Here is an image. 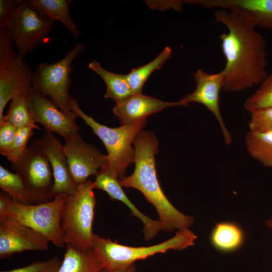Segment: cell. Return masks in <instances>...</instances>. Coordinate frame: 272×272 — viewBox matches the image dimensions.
Masks as SVG:
<instances>
[{"label":"cell","instance_id":"5bb4252c","mask_svg":"<svg viewBox=\"0 0 272 272\" xmlns=\"http://www.w3.org/2000/svg\"><path fill=\"white\" fill-rule=\"evenodd\" d=\"M196 88L192 93L184 96L181 100L187 106L195 102L205 106L215 117L222 130L225 143L230 145L232 138L223 120L219 106V96L224 84L222 70L216 74L208 73L201 69L192 74Z\"/></svg>","mask_w":272,"mask_h":272},{"label":"cell","instance_id":"83f0119b","mask_svg":"<svg viewBox=\"0 0 272 272\" xmlns=\"http://www.w3.org/2000/svg\"><path fill=\"white\" fill-rule=\"evenodd\" d=\"M31 126L18 128L16 136L7 159L12 164L17 163L22 157L27 148L29 139L33 135Z\"/></svg>","mask_w":272,"mask_h":272},{"label":"cell","instance_id":"4fadbf2b","mask_svg":"<svg viewBox=\"0 0 272 272\" xmlns=\"http://www.w3.org/2000/svg\"><path fill=\"white\" fill-rule=\"evenodd\" d=\"M49 243L45 236L16 220L0 218L1 259L25 251H45Z\"/></svg>","mask_w":272,"mask_h":272},{"label":"cell","instance_id":"d4e9b609","mask_svg":"<svg viewBox=\"0 0 272 272\" xmlns=\"http://www.w3.org/2000/svg\"><path fill=\"white\" fill-rule=\"evenodd\" d=\"M30 88L18 91L15 94L11 101L8 112L5 115L4 120L12 123L17 128L31 126L34 129H40L33 122L27 104V94Z\"/></svg>","mask_w":272,"mask_h":272},{"label":"cell","instance_id":"5b68a950","mask_svg":"<svg viewBox=\"0 0 272 272\" xmlns=\"http://www.w3.org/2000/svg\"><path fill=\"white\" fill-rule=\"evenodd\" d=\"M71 110L76 113L102 141L107 152L108 165L106 169L119 180L124 176L128 166L134 162V148L132 146L137 135L142 131L147 120L110 127L96 121L80 108L78 101L73 98Z\"/></svg>","mask_w":272,"mask_h":272},{"label":"cell","instance_id":"3957f363","mask_svg":"<svg viewBox=\"0 0 272 272\" xmlns=\"http://www.w3.org/2000/svg\"><path fill=\"white\" fill-rule=\"evenodd\" d=\"M196 238L194 233L185 229L178 231L173 237L160 243L133 247L95 235L92 250L104 268L117 272L129 267L139 260L170 250H181L192 246Z\"/></svg>","mask_w":272,"mask_h":272},{"label":"cell","instance_id":"ffe728a7","mask_svg":"<svg viewBox=\"0 0 272 272\" xmlns=\"http://www.w3.org/2000/svg\"><path fill=\"white\" fill-rule=\"evenodd\" d=\"M62 263L57 272H102L103 267L92 249H79L66 245Z\"/></svg>","mask_w":272,"mask_h":272},{"label":"cell","instance_id":"d6a6232c","mask_svg":"<svg viewBox=\"0 0 272 272\" xmlns=\"http://www.w3.org/2000/svg\"><path fill=\"white\" fill-rule=\"evenodd\" d=\"M136 271H137L136 265L135 264H134L122 270L117 271V272H136ZM102 272H111V271L106 269L104 268Z\"/></svg>","mask_w":272,"mask_h":272},{"label":"cell","instance_id":"7402d4cb","mask_svg":"<svg viewBox=\"0 0 272 272\" xmlns=\"http://www.w3.org/2000/svg\"><path fill=\"white\" fill-rule=\"evenodd\" d=\"M88 67L98 74L105 82L106 86L105 98L111 99L117 103L134 94L126 75L107 71L95 60L89 63Z\"/></svg>","mask_w":272,"mask_h":272},{"label":"cell","instance_id":"277c9868","mask_svg":"<svg viewBox=\"0 0 272 272\" xmlns=\"http://www.w3.org/2000/svg\"><path fill=\"white\" fill-rule=\"evenodd\" d=\"M67 196L59 195L37 204L17 202L4 192L0 194V218L11 217L45 236L57 247H63L61 217Z\"/></svg>","mask_w":272,"mask_h":272},{"label":"cell","instance_id":"7c38bea8","mask_svg":"<svg viewBox=\"0 0 272 272\" xmlns=\"http://www.w3.org/2000/svg\"><path fill=\"white\" fill-rule=\"evenodd\" d=\"M64 150L72 176L78 185L96 176L108 165L107 156L95 146L86 143L78 132L65 141Z\"/></svg>","mask_w":272,"mask_h":272},{"label":"cell","instance_id":"4316f807","mask_svg":"<svg viewBox=\"0 0 272 272\" xmlns=\"http://www.w3.org/2000/svg\"><path fill=\"white\" fill-rule=\"evenodd\" d=\"M244 106L250 112L272 107V73L268 75L258 89L247 98Z\"/></svg>","mask_w":272,"mask_h":272},{"label":"cell","instance_id":"9a60e30c","mask_svg":"<svg viewBox=\"0 0 272 272\" xmlns=\"http://www.w3.org/2000/svg\"><path fill=\"white\" fill-rule=\"evenodd\" d=\"M35 142L49 162L53 174L54 197L59 195L69 197L75 194L78 186L70 172L64 145L53 133L47 130Z\"/></svg>","mask_w":272,"mask_h":272},{"label":"cell","instance_id":"30bf717a","mask_svg":"<svg viewBox=\"0 0 272 272\" xmlns=\"http://www.w3.org/2000/svg\"><path fill=\"white\" fill-rule=\"evenodd\" d=\"M22 177L33 204L54 198L53 178L49 162L35 141L28 146L22 157L12 164Z\"/></svg>","mask_w":272,"mask_h":272},{"label":"cell","instance_id":"6da1fadb","mask_svg":"<svg viewBox=\"0 0 272 272\" xmlns=\"http://www.w3.org/2000/svg\"><path fill=\"white\" fill-rule=\"evenodd\" d=\"M214 16L228 29L219 37L226 60L223 90L236 93L259 85L268 75L264 38L255 26L233 12L217 9Z\"/></svg>","mask_w":272,"mask_h":272},{"label":"cell","instance_id":"8992f818","mask_svg":"<svg viewBox=\"0 0 272 272\" xmlns=\"http://www.w3.org/2000/svg\"><path fill=\"white\" fill-rule=\"evenodd\" d=\"M94 181L88 180L78 185L75 194L64 204L61 228L65 245L85 250L92 249L95 235L92 226L96 206Z\"/></svg>","mask_w":272,"mask_h":272},{"label":"cell","instance_id":"ac0fdd59","mask_svg":"<svg viewBox=\"0 0 272 272\" xmlns=\"http://www.w3.org/2000/svg\"><path fill=\"white\" fill-rule=\"evenodd\" d=\"M220 5L255 27L272 30V0H222Z\"/></svg>","mask_w":272,"mask_h":272},{"label":"cell","instance_id":"44dd1931","mask_svg":"<svg viewBox=\"0 0 272 272\" xmlns=\"http://www.w3.org/2000/svg\"><path fill=\"white\" fill-rule=\"evenodd\" d=\"M28 2L47 18L61 22L75 38L79 37V29L69 11L73 1L29 0Z\"/></svg>","mask_w":272,"mask_h":272},{"label":"cell","instance_id":"2e32d148","mask_svg":"<svg viewBox=\"0 0 272 272\" xmlns=\"http://www.w3.org/2000/svg\"><path fill=\"white\" fill-rule=\"evenodd\" d=\"M176 106H187L180 100L177 102H165L140 93L134 94L116 103L112 111L121 125H123L147 120V117L152 114Z\"/></svg>","mask_w":272,"mask_h":272},{"label":"cell","instance_id":"52a82bcc","mask_svg":"<svg viewBox=\"0 0 272 272\" xmlns=\"http://www.w3.org/2000/svg\"><path fill=\"white\" fill-rule=\"evenodd\" d=\"M84 49V45L78 42L58 61L42 63L33 72L32 87L48 97L67 115L74 113L71 109L73 98L69 91L72 64Z\"/></svg>","mask_w":272,"mask_h":272},{"label":"cell","instance_id":"9c48e42d","mask_svg":"<svg viewBox=\"0 0 272 272\" xmlns=\"http://www.w3.org/2000/svg\"><path fill=\"white\" fill-rule=\"evenodd\" d=\"M33 73L15 52L5 26H0V123L5 108L19 91L32 87Z\"/></svg>","mask_w":272,"mask_h":272},{"label":"cell","instance_id":"cb8c5ba5","mask_svg":"<svg viewBox=\"0 0 272 272\" xmlns=\"http://www.w3.org/2000/svg\"><path fill=\"white\" fill-rule=\"evenodd\" d=\"M172 55V50L167 46L150 62L131 69L126 74L130 86L134 94L142 93V91L146 82L153 72L160 69L166 61Z\"/></svg>","mask_w":272,"mask_h":272},{"label":"cell","instance_id":"484cf974","mask_svg":"<svg viewBox=\"0 0 272 272\" xmlns=\"http://www.w3.org/2000/svg\"><path fill=\"white\" fill-rule=\"evenodd\" d=\"M0 188L15 201L33 204L23 180L19 174L0 165Z\"/></svg>","mask_w":272,"mask_h":272},{"label":"cell","instance_id":"603a6c76","mask_svg":"<svg viewBox=\"0 0 272 272\" xmlns=\"http://www.w3.org/2000/svg\"><path fill=\"white\" fill-rule=\"evenodd\" d=\"M244 141L247 151L253 159L265 167L272 168V132L249 130Z\"/></svg>","mask_w":272,"mask_h":272},{"label":"cell","instance_id":"ba28073f","mask_svg":"<svg viewBox=\"0 0 272 272\" xmlns=\"http://www.w3.org/2000/svg\"><path fill=\"white\" fill-rule=\"evenodd\" d=\"M56 21L47 18L23 1L5 26L9 37L16 45L20 57H24L48 39Z\"/></svg>","mask_w":272,"mask_h":272},{"label":"cell","instance_id":"1f68e13d","mask_svg":"<svg viewBox=\"0 0 272 272\" xmlns=\"http://www.w3.org/2000/svg\"><path fill=\"white\" fill-rule=\"evenodd\" d=\"M23 0H0V26H5Z\"/></svg>","mask_w":272,"mask_h":272},{"label":"cell","instance_id":"f546056e","mask_svg":"<svg viewBox=\"0 0 272 272\" xmlns=\"http://www.w3.org/2000/svg\"><path fill=\"white\" fill-rule=\"evenodd\" d=\"M62 260L57 256L40 261H35L24 267L0 272H57Z\"/></svg>","mask_w":272,"mask_h":272},{"label":"cell","instance_id":"7a4b0ae2","mask_svg":"<svg viewBox=\"0 0 272 272\" xmlns=\"http://www.w3.org/2000/svg\"><path fill=\"white\" fill-rule=\"evenodd\" d=\"M134 169L129 176L119 180L122 187L139 190L155 208L162 231L173 232L188 229L194 218L181 213L170 202L163 191L158 179L155 156L158 141L151 132L141 131L133 143Z\"/></svg>","mask_w":272,"mask_h":272},{"label":"cell","instance_id":"e0dca14e","mask_svg":"<svg viewBox=\"0 0 272 272\" xmlns=\"http://www.w3.org/2000/svg\"><path fill=\"white\" fill-rule=\"evenodd\" d=\"M95 188L106 192L110 197L124 203L133 216L139 219L143 225L144 238L149 240L162 231L158 220H155L142 213L129 199L122 189L119 180L111 175L106 168L101 169L95 176Z\"/></svg>","mask_w":272,"mask_h":272},{"label":"cell","instance_id":"d6986e66","mask_svg":"<svg viewBox=\"0 0 272 272\" xmlns=\"http://www.w3.org/2000/svg\"><path fill=\"white\" fill-rule=\"evenodd\" d=\"M213 247L220 252L229 253L240 249L244 244L245 234L237 223L222 221L216 224L210 234Z\"/></svg>","mask_w":272,"mask_h":272},{"label":"cell","instance_id":"836d02e7","mask_svg":"<svg viewBox=\"0 0 272 272\" xmlns=\"http://www.w3.org/2000/svg\"><path fill=\"white\" fill-rule=\"evenodd\" d=\"M265 224L270 229L272 232V217L265 222Z\"/></svg>","mask_w":272,"mask_h":272},{"label":"cell","instance_id":"4dcf8cb0","mask_svg":"<svg viewBox=\"0 0 272 272\" xmlns=\"http://www.w3.org/2000/svg\"><path fill=\"white\" fill-rule=\"evenodd\" d=\"M17 128L5 120L0 123V153L7 158L9 155Z\"/></svg>","mask_w":272,"mask_h":272},{"label":"cell","instance_id":"f1b7e54d","mask_svg":"<svg viewBox=\"0 0 272 272\" xmlns=\"http://www.w3.org/2000/svg\"><path fill=\"white\" fill-rule=\"evenodd\" d=\"M250 113L248 122L250 131L272 132V107L257 109Z\"/></svg>","mask_w":272,"mask_h":272},{"label":"cell","instance_id":"8fae6325","mask_svg":"<svg viewBox=\"0 0 272 272\" xmlns=\"http://www.w3.org/2000/svg\"><path fill=\"white\" fill-rule=\"evenodd\" d=\"M27 102L33 122L41 124L46 130L55 132L64 141L78 133L76 120L79 117L74 112L67 115L62 112L46 96L32 87L27 94Z\"/></svg>","mask_w":272,"mask_h":272}]
</instances>
